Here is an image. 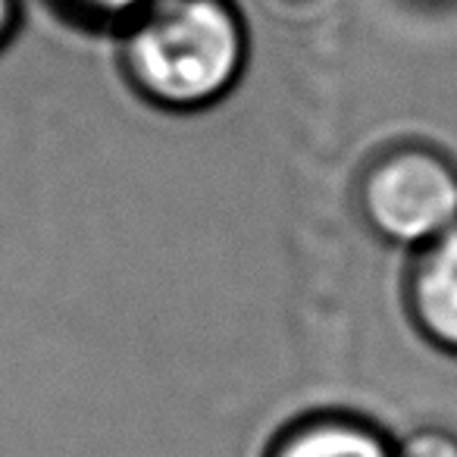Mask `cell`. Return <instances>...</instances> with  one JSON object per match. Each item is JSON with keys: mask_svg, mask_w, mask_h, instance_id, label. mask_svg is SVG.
Segmentation results:
<instances>
[{"mask_svg": "<svg viewBox=\"0 0 457 457\" xmlns=\"http://www.w3.org/2000/svg\"><path fill=\"white\" fill-rule=\"evenodd\" d=\"M261 457H398V438L367 413L317 407L282 423Z\"/></svg>", "mask_w": 457, "mask_h": 457, "instance_id": "4", "label": "cell"}, {"mask_svg": "<svg viewBox=\"0 0 457 457\" xmlns=\"http://www.w3.org/2000/svg\"><path fill=\"white\" fill-rule=\"evenodd\" d=\"M401 304L407 323L432 351L457 357V222L407 254Z\"/></svg>", "mask_w": 457, "mask_h": 457, "instance_id": "3", "label": "cell"}, {"mask_svg": "<svg viewBox=\"0 0 457 457\" xmlns=\"http://www.w3.org/2000/svg\"><path fill=\"white\" fill-rule=\"evenodd\" d=\"M26 22V0H0V54L7 51Z\"/></svg>", "mask_w": 457, "mask_h": 457, "instance_id": "7", "label": "cell"}, {"mask_svg": "<svg viewBox=\"0 0 457 457\" xmlns=\"http://www.w3.org/2000/svg\"><path fill=\"white\" fill-rule=\"evenodd\" d=\"M45 4L72 29L113 38L141 10L151 7L154 0H45Z\"/></svg>", "mask_w": 457, "mask_h": 457, "instance_id": "5", "label": "cell"}, {"mask_svg": "<svg viewBox=\"0 0 457 457\" xmlns=\"http://www.w3.org/2000/svg\"><path fill=\"white\" fill-rule=\"evenodd\" d=\"M122 85L166 116H201L236 95L251 66L238 0H154L113 35Z\"/></svg>", "mask_w": 457, "mask_h": 457, "instance_id": "1", "label": "cell"}, {"mask_svg": "<svg viewBox=\"0 0 457 457\" xmlns=\"http://www.w3.org/2000/svg\"><path fill=\"white\" fill-rule=\"evenodd\" d=\"M398 457H457V432L445 426H420L398 438Z\"/></svg>", "mask_w": 457, "mask_h": 457, "instance_id": "6", "label": "cell"}, {"mask_svg": "<svg viewBox=\"0 0 457 457\" xmlns=\"http://www.w3.org/2000/svg\"><path fill=\"white\" fill-rule=\"evenodd\" d=\"M354 204L379 242L411 254L457 222V160L436 141H392L361 166Z\"/></svg>", "mask_w": 457, "mask_h": 457, "instance_id": "2", "label": "cell"}]
</instances>
